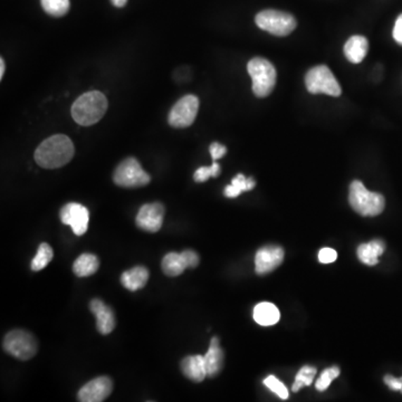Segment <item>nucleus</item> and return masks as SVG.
I'll return each mask as SVG.
<instances>
[{"instance_id": "f257e3e1", "label": "nucleus", "mask_w": 402, "mask_h": 402, "mask_svg": "<svg viewBox=\"0 0 402 402\" xmlns=\"http://www.w3.org/2000/svg\"><path fill=\"white\" fill-rule=\"evenodd\" d=\"M75 149L72 140L64 134H55L41 142L35 151V161L45 169H58L73 159Z\"/></svg>"}, {"instance_id": "f03ea898", "label": "nucleus", "mask_w": 402, "mask_h": 402, "mask_svg": "<svg viewBox=\"0 0 402 402\" xmlns=\"http://www.w3.org/2000/svg\"><path fill=\"white\" fill-rule=\"evenodd\" d=\"M108 110V100L103 93L91 91L79 96L72 106V117L82 127H90L103 117Z\"/></svg>"}, {"instance_id": "7ed1b4c3", "label": "nucleus", "mask_w": 402, "mask_h": 402, "mask_svg": "<svg viewBox=\"0 0 402 402\" xmlns=\"http://www.w3.org/2000/svg\"><path fill=\"white\" fill-rule=\"evenodd\" d=\"M349 202L354 212L364 217L380 215L386 206V200L382 195L368 190L359 180H354L350 185Z\"/></svg>"}, {"instance_id": "20e7f679", "label": "nucleus", "mask_w": 402, "mask_h": 402, "mask_svg": "<svg viewBox=\"0 0 402 402\" xmlns=\"http://www.w3.org/2000/svg\"><path fill=\"white\" fill-rule=\"evenodd\" d=\"M247 70L253 81L254 94L257 98L268 96L276 84V70L272 63L263 58H255L248 63Z\"/></svg>"}, {"instance_id": "39448f33", "label": "nucleus", "mask_w": 402, "mask_h": 402, "mask_svg": "<svg viewBox=\"0 0 402 402\" xmlns=\"http://www.w3.org/2000/svg\"><path fill=\"white\" fill-rule=\"evenodd\" d=\"M255 22L261 30L278 37L290 35L297 28V20L294 16L275 9L261 11L256 16Z\"/></svg>"}, {"instance_id": "423d86ee", "label": "nucleus", "mask_w": 402, "mask_h": 402, "mask_svg": "<svg viewBox=\"0 0 402 402\" xmlns=\"http://www.w3.org/2000/svg\"><path fill=\"white\" fill-rule=\"evenodd\" d=\"M305 85L307 91L312 94L340 96L342 93L339 82L325 65L316 66L310 70L305 77Z\"/></svg>"}, {"instance_id": "0eeeda50", "label": "nucleus", "mask_w": 402, "mask_h": 402, "mask_svg": "<svg viewBox=\"0 0 402 402\" xmlns=\"http://www.w3.org/2000/svg\"><path fill=\"white\" fill-rule=\"evenodd\" d=\"M4 350L16 359L27 361L37 354L39 345L33 335L24 330H14L6 335Z\"/></svg>"}, {"instance_id": "6e6552de", "label": "nucleus", "mask_w": 402, "mask_h": 402, "mask_svg": "<svg viewBox=\"0 0 402 402\" xmlns=\"http://www.w3.org/2000/svg\"><path fill=\"white\" fill-rule=\"evenodd\" d=\"M115 185L123 188H139L149 185V174L142 169L139 161L136 158H128L115 169L113 176Z\"/></svg>"}, {"instance_id": "1a4fd4ad", "label": "nucleus", "mask_w": 402, "mask_h": 402, "mask_svg": "<svg viewBox=\"0 0 402 402\" xmlns=\"http://www.w3.org/2000/svg\"><path fill=\"white\" fill-rule=\"evenodd\" d=\"M199 110V98L195 96H186L174 104L169 113V124L172 128L185 129L190 127Z\"/></svg>"}, {"instance_id": "9d476101", "label": "nucleus", "mask_w": 402, "mask_h": 402, "mask_svg": "<svg viewBox=\"0 0 402 402\" xmlns=\"http://www.w3.org/2000/svg\"><path fill=\"white\" fill-rule=\"evenodd\" d=\"M60 217L64 225L71 226L77 236H82L86 233L90 221V212L86 207L77 202H70L60 209Z\"/></svg>"}, {"instance_id": "9b49d317", "label": "nucleus", "mask_w": 402, "mask_h": 402, "mask_svg": "<svg viewBox=\"0 0 402 402\" xmlns=\"http://www.w3.org/2000/svg\"><path fill=\"white\" fill-rule=\"evenodd\" d=\"M284 261V249L278 245H267L259 248L255 256L256 273L266 275L278 268Z\"/></svg>"}, {"instance_id": "f8f14e48", "label": "nucleus", "mask_w": 402, "mask_h": 402, "mask_svg": "<svg viewBox=\"0 0 402 402\" xmlns=\"http://www.w3.org/2000/svg\"><path fill=\"white\" fill-rule=\"evenodd\" d=\"M164 210L160 202L143 205L136 215V225L142 231L157 233L162 227Z\"/></svg>"}, {"instance_id": "ddd939ff", "label": "nucleus", "mask_w": 402, "mask_h": 402, "mask_svg": "<svg viewBox=\"0 0 402 402\" xmlns=\"http://www.w3.org/2000/svg\"><path fill=\"white\" fill-rule=\"evenodd\" d=\"M113 390V382L108 377H98L82 387L79 400L82 402H102L109 397Z\"/></svg>"}, {"instance_id": "4468645a", "label": "nucleus", "mask_w": 402, "mask_h": 402, "mask_svg": "<svg viewBox=\"0 0 402 402\" xmlns=\"http://www.w3.org/2000/svg\"><path fill=\"white\" fill-rule=\"evenodd\" d=\"M91 311L96 316V328L100 335H108L112 333L115 328V312L111 307L98 299L91 301Z\"/></svg>"}, {"instance_id": "2eb2a0df", "label": "nucleus", "mask_w": 402, "mask_h": 402, "mask_svg": "<svg viewBox=\"0 0 402 402\" xmlns=\"http://www.w3.org/2000/svg\"><path fill=\"white\" fill-rule=\"evenodd\" d=\"M206 364L207 377L214 378L221 373L223 364V351L221 348V342L217 337L210 341L209 349L204 356Z\"/></svg>"}, {"instance_id": "dca6fc26", "label": "nucleus", "mask_w": 402, "mask_h": 402, "mask_svg": "<svg viewBox=\"0 0 402 402\" xmlns=\"http://www.w3.org/2000/svg\"><path fill=\"white\" fill-rule=\"evenodd\" d=\"M181 371L189 380L201 382L207 377L204 356H189L181 361Z\"/></svg>"}, {"instance_id": "f3484780", "label": "nucleus", "mask_w": 402, "mask_h": 402, "mask_svg": "<svg viewBox=\"0 0 402 402\" xmlns=\"http://www.w3.org/2000/svg\"><path fill=\"white\" fill-rule=\"evenodd\" d=\"M369 41L363 36H352L344 45L345 58L349 62L359 64L367 56Z\"/></svg>"}, {"instance_id": "a211bd4d", "label": "nucleus", "mask_w": 402, "mask_h": 402, "mask_svg": "<svg viewBox=\"0 0 402 402\" xmlns=\"http://www.w3.org/2000/svg\"><path fill=\"white\" fill-rule=\"evenodd\" d=\"M384 249H386L384 242L380 240H375L367 244L360 245L356 254L361 263L365 264L368 266H375L378 264L379 257L384 253Z\"/></svg>"}, {"instance_id": "6ab92c4d", "label": "nucleus", "mask_w": 402, "mask_h": 402, "mask_svg": "<svg viewBox=\"0 0 402 402\" xmlns=\"http://www.w3.org/2000/svg\"><path fill=\"white\" fill-rule=\"evenodd\" d=\"M149 280V271L143 266H136L123 273L121 283L131 292L139 291Z\"/></svg>"}, {"instance_id": "aec40b11", "label": "nucleus", "mask_w": 402, "mask_h": 402, "mask_svg": "<svg viewBox=\"0 0 402 402\" xmlns=\"http://www.w3.org/2000/svg\"><path fill=\"white\" fill-rule=\"evenodd\" d=\"M280 314L278 307L275 306L272 303L263 302L256 305L254 309V320H255L259 325L272 326L280 321Z\"/></svg>"}, {"instance_id": "412c9836", "label": "nucleus", "mask_w": 402, "mask_h": 402, "mask_svg": "<svg viewBox=\"0 0 402 402\" xmlns=\"http://www.w3.org/2000/svg\"><path fill=\"white\" fill-rule=\"evenodd\" d=\"M100 267L98 257L93 254H82L77 261H74L73 272L79 278H87L96 274Z\"/></svg>"}, {"instance_id": "4be33fe9", "label": "nucleus", "mask_w": 402, "mask_h": 402, "mask_svg": "<svg viewBox=\"0 0 402 402\" xmlns=\"http://www.w3.org/2000/svg\"><path fill=\"white\" fill-rule=\"evenodd\" d=\"M162 271L164 274L168 276H179L182 273L185 272V269L188 268L187 263H186L185 256L183 254L169 253L167 254L162 259Z\"/></svg>"}, {"instance_id": "5701e85b", "label": "nucleus", "mask_w": 402, "mask_h": 402, "mask_svg": "<svg viewBox=\"0 0 402 402\" xmlns=\"http://www.w3.org/2000/svg\"><path fill=\"white\" fill-rule=\"evenodd\" d=\"M256 181L253 178H246L244 174H238L234 179L231 180V185L227 186L223 190V195L227 198H236L244 191L253 190Z\"/></svg>"}, {"instance_id": "b1692460", "label": "nucleus", "mask_w": 402, "mask_h": 402, "mask_svg": "<svg viewBox=\"0 0 402 402\" xmlns=\"http://www.w3.org/2000/svg\"><path fill=\"white\" fill-rule=\"evenodd\" d=\"M53 257H54V253H53L52 247L46 242H43L39 245L37 254L30 264V268L34 272H39L52 261Z\"/></svg>"}, {"instance_id": "393cba45", "label": "nucleus", "mask_w": 402, "mask_h": 402, "mask_svg": "<svg viewBox=\"0 0 402 402\" xmlns=\"http://www.w3.org/2000/svg\"><path fill=\"white\" fill-rule=\"evenodd\" d=\"M316 372H318L316 368L311 367V365H305V367L302 368L297 375L295 381H294L292 391L297 392L304 387L311 386L313 380L316 378Z\"/></svg>"}, {"instance_id": "a878e982", "label": "nucleus", "mask_w": 402, "mask_h": 402, "mask_svg": "<svg viewBox=\"0 0 402 402\" xmlns=\"http://www.w3.org/2000/svg\"><path fill=\"white\" fill-rule=\"evenodd\" d=\"M41 7L53 17H63L70 11V0H41Z\"/></svg>"}, {"instance_id": "bb28decb", "label": "nucleus", "mask_w": 402, "mask_h": 402, "mask_svg": "<svg viewBox=\"0 0 402 402\" xmlns=\"http://www.w3.org/2000/svg\"><path fill=\"white\" fill-rule=\"evenodd\" d=\"M221 168L216 161H214L210 167H201L197 169L196 172L193 174V179L196 182H205L209 178H217L221 174Z\"/></svg>"}, {"instance_id": "cd10ccee", "label": "nucleus", "mask_w": 402, "mask_h": 402, "mask_svg": "<svg viewBox=\"0 0 402 402\" xmlns=\"http://www.w3.org/2000/svg\"><path fill=\"white\" fill-rule=\"evenodd\" d=\"M339 375H340V369L337 367H332L324 370L318 380L316 381V388L318 389V391H325L326 389L329 388L330 384Z\"/></svg>"}, {"instance_id": "c85d7f7f", "label": "nucleus", "mask_w": 402, "mask_h": 402, "mask_svg": "<svg viewBox=\"0 0 402 402\" xmlns=\"http://www.w3.org/2000/svg\"><path fill=\"white\" fill-rule=\"evenodd\" d=\"M264 384H265L271 391L274 392L275 394H278L280 399H287V388H286L284 383L280 382V381L278 380L276 377H274V375H269V377H267V378L264 380Z\"/></svg>"}, {"instance_id": "c756f323", "label": "nucleus", "mask_w": 402, "mask_h": 402, "mask_svg": "<svg viewBox=\"0 0 402 402\" xmlns=\"http://www.w3.org/2000/svg\"><path fill=\"white\" fill-rule=\"evenodd\" d=\"M337 253L332 248H322L318 253V261L322 264H331L337 261Z\"/></svg>"}, {"instance_id": "7c9ffc66", "label": "nucleus", "mask_w": 402, "mask_h": 402, "mask_svg": "<svg viewBox=\"0 0 402 402\" xmlns=\"http://www.w3.org/2000/svg\"><path fill=\"white\" fill-rule=\"evenodd\" d=\"M209 153L212 155V160L216 161L223 158V155L227 153V148L223 144L218 143V142H214V143L210 144Z\"/></svg>"}, {"instance_id": "2f4dec72", "label": "nucleus", "mask_w": 402, "mask_h": 402, "mask_svg": "<svg viewBox=\"0 0 402 402\" xmlns=\"http://www.w3.org/2000/svg\"><path fill=\"white\" fill-rule=\"evenodd\" d=\"M183 256H185L186 263H187L188 268H195V267L198 266L199 264V256L196 252L193 250H185L182 252Z\"/></svg>"}, {"instance_id": "473e14b6", "label": "nucleus", "mask_w": 402, "mask_h": 402, "mask_svg": "<svg viewBox=\"0 0 402 402\" xmlns=\"http://www.w3.org/2000/svg\"><path fill=\"white\" fill-rule=\"evenodd\" d=\"M384 383L389 388L394 390V391H400L402 390V379L401 378H394L392 375H386L384 377Z\"/></svg>"}, {"instance_id": "72a5a7b5", "label": "nucleus", "mask_w": 402, "mask_h": 402, "mask_svg": "<svg viewBox=\"0 0 402 402\" xmlns=\"http://www.w3.org/2000/svg\"><path fill=\"white\" fill-rule=\"evenodd\" d=\"M394 39L399 45H402V14L396 20L394 28Z\"/></svg>"}, {"instance_id": "f704fd0d", "label": "nucleus", "mask_w": 402, "mask_h": 402, "mask_svg": "<svg viewBox=\"0 0 402 402\" xmlns=\"http://www.w3.org/2000/svg\"><path fill=\"white\" fill-rule=\"evenodd\" d=\"M111 3L117 7V8H122L128 3V0H111Z\"/></svg>"}, {"instance_id": "c9c22d12", "label": "nucleus", "mask_w": 402, "mask_h": 402, "mask_svg": "<svg viewBox=\"0 0 402 402\" xmlns=\"http://www.w3.org/2000/svg\"><path fill=\"white\" fill-rule=\"evenodd\" d=\"M5 70V60H4V58H1V60H0V79H3Z\"/></svg>"}, {"instance_id": "e433bc0d", "label": "nucleus", "mask_w": 402, "mask_h": 402, "mask_svg": "<svg viewBox=\"0 0 402 402\" xmlns=\"http://www.w3.org/2000/svg\"><path fill=\"white\" fill-rule=\"evenodd\" d=\"M402 379V378H401ZM401 394H402V390H401Z\"/></svg>"}]
</instances>
